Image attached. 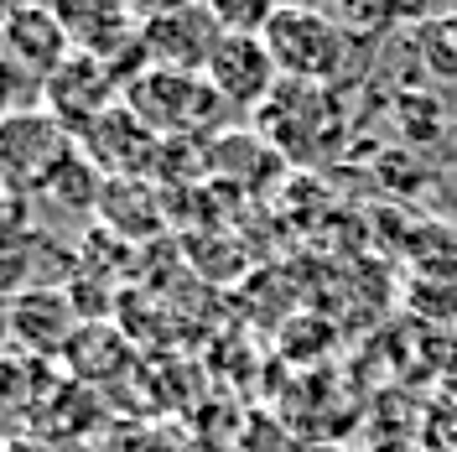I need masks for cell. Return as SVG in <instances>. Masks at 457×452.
<instances>
[{
	"label": "cell",
	"instance_id": "12",
	"mask_svg": "<svg viewBox=\"0 0 457 452\" xmlns=\"http://www.w3.org/2000/svg\"><path fill=\"white\" fill-rule=\"evenodd\" d=\"M31 364L27 359H16V354H0V416H16V411H27L31 400Z\"/></svg>",
	"mask_w": 457,
	"mask_h": 452
},
{
	"label": "cell",
	"instance_id": "8",
	"mask_svg": "<svg viewBox=\"0 0 457 452\" xmlns=\"http://www.w3.org/2000/svg\"><path fill=\"white\" fill-rule=\"evenodd\" d=\"M5 307H11V343H16L27 359L68 354L73 333L84 328L73 297H68L62 286H21Z\"/></svg>",
	"mask_w": 457,
	"mask_h": 452
},
{
	"label": "cell",
	"instance_id": "9",
	"mask_svg": "<svg viewBox=\"0 0 457 452\" xmlns=\"http://www.w3.org/2000/svg\"><path fill=\"white\" fill-rule=\"evenodd\" d=\"M0 47H5V57L21 73H37V79H47L57 63L73 53L62 16L57 11H42V5H11L0 16Z\"/></svg>",
	"mask_w": 457,
	"mask_h": 452
},
{
	"label": "cell",
	"instance_id": "5",
	"mask_svg": "<svg viewBox=\"0 0 457 452\" xmlns=\"http://www.w3.org/2000/svg\"><path fill=\"white\" fill-rule=\"evenodd\" d=\"M120 99H125V94H120L114 68L99 63V57H88V53H68L53 73L42 79V110L53 114L62 130H73V136H84L88 125L104 110H114Z\"/></svg>",
	"mask_w": 457,
	"mask_h": 452
},
{
	"label": "cell",
	"instance_id": "6",
	"mask_svg": "<svg viewBox=\"0 0 457 452\" xmlns=\"http://www.w3.org/2000/svg\"><path fill=\"white\" fill-rule=\"evenodd\" d=\"M208 88L224 99L228 110H265V99L281 88V68L255 31H224V42L213 47L203 68Z\"/></svg>",
	"mask_w": 457,
	"mask_h": 452
},
{
	"label": "cell",
	"instance_id": "11",
	"mask_svg": "<svg viewBox=\"0 0 457 452\" xmlns=\"http://www.w3.org/2000/svg\"><path fill=\"white\" fill-rule=\"evenodd\" d=\"M421 57H427L431 73L457 79V11L442 16V21H431V27L421 31Z\"/></svg>",
	"mask_w": 457,
	"mask_h": 452
},
{
	"label": "cell",
	"instance_id": "4",
	"mask_svg": "<svg viewBox=\"0 0 457 452\" xmlns=\"http://www.w3.org/2000/svg\"><path fill=\"white\" fill-rule=\"evenodd\" d=\"M219 42H224V27H219L213 5H167V11H145L141 16L145 68L203 73Z\"/></svg>",
	"mask_w": 457,
	"mask_h": 452
},
{
	"label": "cell",
	"instance_id": "3",
	"mask_svg": "<svg viewBox=\"0 0 457 452\" xmlns=\"http://www.w3.org/2000/svg\"><path fill=\"white\" fill-rule=\"evenodd\" d=\"M79 156V136L62 130L53 114L42 110H11L0 114V177L21 193H42L57 172Z\"/></svg>",
	"mask_w": 457,
	"mask_h": 452
},
{
	"label": "cell",
	"instance_id": "13",
	"mask_svg": "<svg viewBox=\"0 0 457 452\" xmlns=\"http://www.w3.org/2000/svg\"><path fill=\"white\" fill-rule=\"evenodd\" d=\"M5 343H11V307L0 302V354H5Z\"/></svg>",
	"mask_w": 457,
	"mask_h": 452
},
{
	"label": "cell",
	"instance_id": "7",
	"mask_svg": "<svg viewBox=\"0 0 457 452\" xmlns=\"http://www.w3.org/2000/svg\"><path fill=\"white\" fill-rule=\"evenodd\" d=\"M79 151H84V162L99 172L104 182H120V177H145V172L156 167L162 136L145 130L141 120L125 110V99H120L114 110H104L84 136H79Z\"/></svg>",
	"mask_w": 457,
	"mask_h": 452
},
{
	"label": "cell",
	"instance_id": "10",
	"mask_svg": "<svg viewBox=\"0 0 457 452\" xmlns=\"http://www.w3.org/2000/svg\"><path fill=\"white\" fill-rule=\"evenodd\" d=\"M62 359L73 364L79 380H110L114 369L130 359V348H125V333H114L110 322H84Z\"/></svg>",
	"mask_w": 457,
	"mask_h": 452
},
{
	"label": "cell",
	"instance_id": "1",
	"mask_svg": "<svg viewBox=\"0 0 457 452\" xmlns=\"http://www.w3.org/2000/svg\"><path fill=\"white\" fill-rule=\"evenodd\" d=\"M260 37H265L286 84H322V88L343 73L348 42H353L333 11H312V5H270V21H265Z\"/></svg>",
	"mask_w": 457,
	"mask_h": 452
},
{
	"label": "cell",
	"instance_id": "2",
	"mask_svg": "<svg viewBox=\"0 0 457 452\" xmlns=\"http://www.w3.org/2000/svg\"><path fill=\"white\" fill-rule=\"evenodd\" d=\"M125 110L141 120L145 130H156L162 141H182L203 130L208 120H219L228 110L224 99L208 88L203 73H171V68H141L130 84H125Z\"/></svg>",
	"mask_w": 457,
	"mask_h": 452
}]
</instances>
